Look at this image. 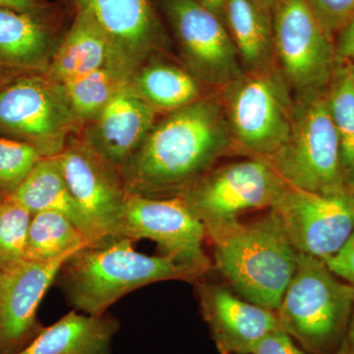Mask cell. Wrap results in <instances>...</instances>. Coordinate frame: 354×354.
<instances>
[{
    "instance_id": "cell-26",
    "label": "cell",
    "mask_w": 354,
    "mask_h": 354,
    "mask_svg": "<svg viewBox=\"0 0 354 354\" xmlns=\"http://www.w3.org/2000/svg\"><path fill=\"white\" fill-rule=\"evenodd\" d=\"M327 100L339 137L342 179L346 187H354V73L351 70L335 65Z\"/></svg>"
},
{
    "instance_id": "cell-37",
    "label": "cell",
    "mask_w": 354,
    "mask_h": 354,
    "mask_svg": "<svg viewBox=\"0 0 354 354\" xmlns=\"http://www.w3.org/2000/svg\"><path fill=\"white\" fill-rule=\"evenodd\" d=\"M333 354H349L348 346H346V341L342 342L341 346H339V348H337V351Z\"/></svg>"
},
{
    "instance_id": "cell-17",
    "label": "cell",
    "mask_w": 354,
    "mask_h": 354,
    "mask_svg": "<svg viewBox=\"0 0 354 354\" xmlns=\"http://www.w3.org/2000/svg\"><path fill=\"white\" fill-rule=\"evenodd\" d=\"M158 113L129 84L91 121L82 140L97 155L120 169L157 122Z\"/></svg>"
},
{
    "instance_id": "cell-16",
    "label": "cell",
    "mask_w": 354,
    "mask_h": 354,
    "mask_svg": "<svg viewBox=\"0 0 354 354\" xmlns=\"http://www.w3.org/2000/svg\"><path fill=\"white\" fill-rule=\"evenodd\" d=\"M195 283L203 318L220 354H251L266 335L281 329L277 311L218 283L201 279Z\"/></svg>"
},
{
    "instance_id": "cell-10",
    "label": "cell",
    "mask_w": 354,
    "mask_h": 354,
    "mask_svg": "<svg viewBox=\"0 0 354 354\" xmlns=\"http://www.w3.org/2000/svg\"><path fill=\"white\" fill-rule=\"evenodd\" d=\"M118 239L155 242L160 255L187 266L202 277L213 269L204 249V225L178 196L128 195Z\"/></svg>"
},
{
    "instance_id": "cell-11",
    "label": "cell",
    "mask_w": 354,
    "mask_h": 354,
    "mask_svg": "<svg viewBox=\"0 0 354 354\" xmlns=\"http://www.w3.org/2000/svg\"><path fill=\"white\" fill-rule=\"evenodd\" d=\"M270 211L298 252L324 261L354 232V187L330 194L290 187Z\"/></svg>"
},
{
    "instance_id": "cell-7",
    "label": "cell",
    "mask_w": 354,
    "mask_h": 354,
    "mask_svg": "<svg viewBox=\"0 0 354 354\" xmlns=\"http://www.w3.org/2000/svg\"><path fill=\"white\" fill-rule=\"evenodd\" d=\"M276 64L295 99L327 92L335 69L334 41L308 0H277L272 9Z\"/></svg>"
},
{
    "instance_id": "cell-30",
    "label": "cell",
    "mask_w": 354,
    "mask_h": 354,
    "mask_svg": "<svg viewBox=\"0 0 354 354\" xmlns=\"http://www.w3.org/2000/svg\"><path fill=\"white\" fill-rule=\"evenodd\" d=\"M251 354H307L283 328L266 335Z\"/></svg>"
},
{
    "instance_id": "cell-9",
    "label": "cell",
    "mask_w": 354,
    "mask_h": 354,
    "mask_svg": "<svg viewBox=\"0 0 354 354\" xmlns=\"http://www.w3.org/2000/svg\"><path fill=\"white\" fill-rule=\"evenodd\" d=\"M79 121L64 85L31 76L0 90V131L39 149L44 158L59 155Z\"/></svg>"
},
{
    "instance_id": "cell-2",
    "label": "cell",
    "mask_w": 354,
    "mask_h": 354,
    "mask_svg": "<svg viewBox=\"0 0 354 354\" xmlns=\"http://www.w3.org/2000/svg\"><path fill=\"white\" fill-rule=\"evenodd\" d=\"M214 264L239 297L277 311L297 271L298 251L269 209L259 220L205 225Z\"/></svg>"
},
{
    "instance_id": "cell-31",
    "label": "cell",
    "mask_w": 354,
    "mask_h": 354,
    "mask_svg": "<svg viewBox=\"0 0 354 354\" xmlns=\"http://www.w3.org/2000/svg\"><path fill=\"white\" fill-rule=\"evenodd\" d=\"M324 262L335 276L354 286V232L335 255Z\"/></svg>"
},
{
    "instance_id": "cell-12",
    "label": "cell",
    "mask_w": 354,
    "mask_h": 354,
    "mask_svg": "<svg viewBox=\"0 0 354 354\" xmlns=\"http://www.w3.org/2000/svg\"><path fill=\"white\" fill-rule=\"evenodd\" d=\"M186 69L221 90L244 73L227 26L196 0H167Z\"/></svg>"
},
{
    "instance_id": "cell-27",
    "label": "cell",
    "mask_w": 354,
    "mask_h": 354,
    "mask_svg": "<svg viewBox=\"0 0 354 354\" xmlns=\"http://www.w3.org/2000/svg\"><path fill=\"white\" fill-rule=\"evenodd\" d=\"M32 216L12 198H0V270L24 260Z\"/></svg>"
},
{
    "instance_id": "cell-23",
    "label": "cell",
    "mask_w": 354,
    "mask_h": 354,
    "mask_svg": "<svg viewBox=\"0 0 354 354\" xmlns=\"http://www.w3.org/2000/svg\"><path fill=\"white\" fill-rule=\"evenodd\" d=\"M50 35L32 13L0 7V62L24 70L48 67Z\"/></svg>"
},
{
    "instance_id": "cell-1",
    "label": "cell",
    "mask_w": 354,
    "mask_h": 354,
    "mask_svg": "<svg viewBox=\"0 0 354 354\" xmlns=\"http://www.w3.org/2000/svg\"><path fill=\"white\" fill-rule=\"evenodd\" d=\"M234 151L218 91L156 122L120 172L128 194L176 196Z\"/></svg>"
},
{
    "instance_id": "cell-4",
    "label": "cell",
    "mask_w": 354,
    "mask_h": 354,
    "mask_svg": "<svg viewBox=\"0 0 354 354\" xmlns=\"http://www.w3.org/2000/svg\"><path fill=\"white\" fill-rule=\"evenodd\" d=\"M353 300V285L339 281L323 260L299 252L277 314L306 353L333 354L346 339Z\"/></svg>"
},
{
    "instance_id": "cell-22",
    "label": "cell",
    "mask_w": 354,
    "mask_h": 354,
    "mask_svg": "<svg viewBox=\"0 0 354 354\" xmlns=\"http://www.w3.org/2000/svg\"><path fill=\"white\" fill-rule=\"evenodd\" d=\"M130 85L157 111H176L206 95L187 69L153 57L135 72Z\"/></svg>"
},
{
    "instance_id": "cell-6",
    "label": "cell",
    "mask_w": 354,
    "mask_h": 354,
    "mask_svg": "<svg viewBox=\"0 0 354 354\" xmlns=\"http://www.w3.org/2000/svg\"><path fill=\"white\" fill-rule=\"evenodd\" d=\"M266 160L293 189L330 194L346 188L327 92L295 99L290 134Z\"/></svg>"
},
{
    "instance_id": "cell-14",
    "label": "cell",
    "mask_w": 354,
    "mask_h": 354,
    "mask_svg": "<svg viewBox=\"0 0 354 354\" xmlns=\"http://www.w3.org/2000/svg\"><path fill=\"white\" fill-rule=\"evenodd\" d=\"M71 255L50 262L22 260L0 270V354L20 353L44 330L39 304Z\"/></svg>"
},
{
    "instance_id": "cell-25",
    "label": "cell",
    "mask_w": 354,
    "mask_h": 354,
    "mask_svg": "<svg viewBox=\"0 0 354 354\" xmlns=\"http://www.w3.org/2000/svg\"><path fill=\"white\" fill-rule=\"evenodd\" d=\"M131 78L113 65H106L87 75L64 84L72 111L78 121L94 120Z\"/></svg>"
},
{
    "instance_id": "cell-13",
    "label": "cell",
    "mask_w": 354,
    "mask_h": 354,
    "mask_svg": "<svg viewBox=\"0 0 354 354\" xmlns=\"http://www.w3.org/2000/svg\"><path fill=\"white\" fill-rule=\"evenodd\" d=\"M65 180L102 246L118 239L128 192L120 169L83 141L67 142L57 155Z\"/></svg>"
},
{
    "instance_id": "cell-28",
    "label": "cell",
    "mask_w": 354,
    "mask_h": 354,
    "mask_svg": "<svg viewBox=\"0 0 354 354\" xmlns=\"http://www.w3.org/2000/svg\"><path fill=\"white\" fill-rule=\"evenodd\" d=\"M43 158L32 144L0 137V195L10 197Z\"/></svg>"
},
{
    "instance_id": "cell-3",
    "label": "cell",
    "mask_w": 354,
    "mask_h": 354,
    "mask_svg": "<svg viewBox=\"0 0 354 354\" xmlns=\"http://www.w3.org/2000/svg\"><path fill=\"white\" fill-rule=\"evenodd\" d=\"M131 239H120L99 247H84L65 261L58 274L62 290L77 311L104 315L121 297L164 281L197 283L199 272L165 255L138 252Z\"/></svg>"
},
{
    "instance_id": "cell-34",
    "label": "cell",
    "mask_w": 354,
    "mask_h": 354,
    "mask_svg": "<svg viewBox=\"0 0 354 354\" xmlns=\"http://www.w3.org/2000/svg\"><path fill=\"white\" fill-rule=\"evenodd\" d=\"M225 24V2L227 0H196Z\"/></svg>"
},
{
    "instance_id": "cell-5",
    "label": "cell",
    "mask_w": 354,
    "mask_h": 354,
    "mask_svg": "<svg viewBox=\"0 0 354 354\" xmlns=\"http://www.w3.org/2000/svg\"><path fill=\"white\" fill-rule=\"evenodd\" d=\"M218 95L237 150L268 160L285 143L292 127L295 97L277 65L244 72Z\"/></svg>"
},
{
    "instance_id": "cell-32",
    "label": "cell",
    "mask_w": 354,
    "mask_h": 354,
    "mask_svg": "<svg viewBox=\"0 0 354 354\" xmlns=\"http://www.w3.org/2000/svg\"><path fill=\"white\" fill-rule=\"evenodd\" d=\"M335 65L354 73V21L342 30L334 41Z\"/></svg>"
},
{
    "instance_id": "cell-21",
    "label": "cell",
    "mask_w": 354,
    "mask_h": 354,
    "mask_svg": "<svg viewBox=\"0 0 354 354\" xmlns=\"http://www.w3.org/2000/svg\"><path fill=\"white\" fill-rule=\"evenodd\" d=\"M225 26L244 72L259 71L277 65L271 12L254 0H227Z\"/></svg>"
},
{
    "instance_id": "cell-33",
    "label": "cell",
    "mask_w": 354,
    "mask_h": 354,
    "mask_svg": "<svg viewBox=\"0 0 354 354\" xmlns=\"http://www.w3.org/2000/svg\"><path fill=\"white\" fill-rule=\"evenodd\" d=\"M0 7L32 14L37 12L41 8L37 0H0Z\"/></svg>"
},
{
    "instance_id": "cell-20",
    "label": "cell",
    "mask_w": 354,
    "mask_h": 354,
    "mask_svg": "<svg viewBox=\"0 0 354 354\" xmlns=\"http://www.w3.org/2000/svg\"><path fill=\"white\" fill-rule=\"evenodd\" d=\"M10 197L32 215L43 211L62 214L85 235L90 247L102 246L97 232L67 185L57 156L41 158Z\"/></svg>"
},
{
    "instance_id": "cell-8",
    "label": "cell",
    "mask_w": 354,
    "mask_h": 354,
    "mask_svg": "<svg viewBox=\"0 0 354 354\" xmlns=\"http://www.w3.org/2000/svg\"><path fill=\"white\" fill-rule=\"evenodd\" d=\"M288 188L267 160L250 157L214 167L176 196L205 227L249 211H269Z\"/></svg>"
},
{
    "instance_id": "cell-29",
    "label": "cell",
    "mask_w": 354,
    "mask_h": 354,
    "mask_svg": "<svg viewBox=\"0 0 354 354\" xmlns=\"http://www.w3.org/2000/svg\"><path fill=\"white\" fill-rule=\"evenodd\" d=\"M324 32L333 41L354 21V0H308Z\"/></svg>"
},
{
    "instance_id": "cell-38",
    "label": "cell",
    "mask_w": 354,
    "mask_h": 354,
    "mask_svg": "<svg viewBox=\"0 0 354 354\" xmlns=\"http://www.w3.org/2000/svg\"><path fill=\"white\" fill-rule=\"evenodd\" d=\"M0 198H2L1 195H0Z\"/></svg>"
},
{
    "instance_id": "cell-19",
    "label": "cell",
    "mask_w": 354,
    "mask_h": 354,
    "mask_svg": "<svg viewBox=\"0 0 354 354\" xmlns=\"http://www.w3.org/2000/svg\"><path fill=\"white\" fill-rule=\"evenodd\" d=\"M106 65L116 67L108 37L88 11L79 6L71 29L53 53L46 76L64 85Z\"/></svg>"
},
{
    "instance_id": "cell-18",
    "label": "cell",
    "mask_w": 354,
    "mask_h": 354,
    "mask_svg": "<svg viewBox=\"0 0 354 354\" xmlns=\"http://www.w3.org/2000/svg\"><path fill=\"white\" fill-rule=\"evenodd\" d=\"M120 330L113 316H92L74 309L17 354H113L111 344Z\"/></svg>"
},
{
    "instance_id": "cell-35",
    "label": "cell",
    "mask_w": 354,
    "mask_h": 354,
    "mask_svg": "<svg viewBox=\"0 0 354 354\" xmlns=\"http://www.w3.org/2000/svg\"><path fill=\"white\" fill-rule=\"evenodd\" d=\"M344 341H346V346H348L349 354H354V300L351 321H349L348 329Z\"/></svg>"
},
{
    "instance_id": "cell-15",
    "label": "cell",
    "mask_w": 354,
    "mask_h": 354,
    "mask_svg": "<svg viewBox=\"0 0 354 354\" xmlns=\"http://www.w3.org/2000/svg\"><path fill=\"white\" fill-rule=\"evenodd\" d=\"M108 37L114 65L132 79L149 58L165 46L150 0H79Z\"/></svg>"
},
{
    "instance_id": "cell-36",
    "label": "cell",
    "mask_w": 354,
    "mask_h": 354,
    "mask_svg": "<svg viewBox=\"0 0 354 354\" xmlns=\"http://www.w3.org/2000/svg\"><path fill=\"white\" fill-rule=\"evenodd\" d=\"M256 3L259 4L262 8H264L265 10L269 11V12L272 13V6L276 3L277 0H254Z\"/></svg>"
},
{
    "instance_id": "cell-24",
    "label": "cell",
    "mask_w": 354,
    "mask_h": 354,
    "mask_svg": "<svg viewBox=\"0 0 354 354\" xmlns=\"http://www.w3.org/2000/svg\"><path fill=\"white\" fill-rule=\"evenodd\" d=\"M87 246L90 244L85 235L66 216L57 212H39L32 216L24 260L50 262Z\"/></svg>"
}]
</instances>
